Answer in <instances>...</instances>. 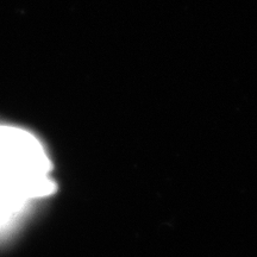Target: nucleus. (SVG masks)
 Here are the masks:
<instances>
[{
    "instance_id": "f257e3e1",
    "label": "nucleus",
    "mask_w": 257,
    "mask_h": 257,
    "mask_svg": "<svg viewBox=\"0 0 257 257\" xmlns=\"http://www.w3.org/2000/svg\"><path fill=\"white\" fill-rule=\"evenodd\" d=\"M51 162L36 135L0 121V214L55 191Z\"/></svg>"
}]
</instances>
